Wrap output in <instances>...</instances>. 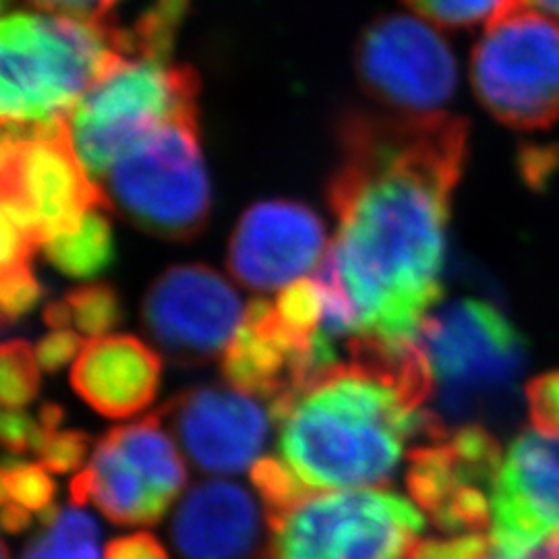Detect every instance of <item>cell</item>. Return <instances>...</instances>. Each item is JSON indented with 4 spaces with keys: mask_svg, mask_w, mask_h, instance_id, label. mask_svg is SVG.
<instances>
[{
    "mask_svg": "<svg viewBox=\"0 0 559 559\" xmlns=\"http://www.w3.org/2000/svg\"><path fill=\"white\" fill-rule=\"evenodd\" d=\"M160 376V357L147 344L133 336H102L85 342L71 383L96 413L127 419L156 399Z\"/></svg>",
    "mask_w": 559,
    "mask_h": 559,
    "instance_id": "cell-18",
    "label": "cell"
},
{
    "mask_svg": "<svg viewBox=\"0 0 559 559\" xmlns=\"http://www.w3.org/2000/svg\"><path fill=\"white\" fill-rule=\"evenodd\" d=\"M185 483V460L156 413L98 441L90 464L71 480V500L96 503L115 524H158Z\"/></svg>",
    "mask_w": 559,
    "mask_h": 559,
    "instance_id": "cell-9",
    "label": "cell"
},
{
    "mask_svg": "<svg viewBox=\"0 0 559 559\" xmlns=\"http://www.w3.org/2000/svg\"><path fill=\"white\" fill-rule=\"evenodd\" d=\"M40 388V362L36 350L23 342L11 340L0 353V400L4 411H21L36 399Z\"/></svg>",
    "mask_w": 559,
    "mask_h": 559,
    "instance_id": "cell-25",
    "label": "cell"
},
{
    "mask_svg": "<svg viewBox=\"0 0 559 559\" xmlns=\"http://www.w3.org/2000/svg\"><path fill=\"white\" fill-rule=\"evenodd\" d=\"M41 297L40 282L29 270H17V272H2L0 278V309L2 320H20L21 316L29 313Z\"/></svg>",
    "mask_w": 559,
    "mask_h": 559,
    "instance_id": "cell-27",
    "label": "cell"
},
{
    "mask_svg": "<svg viewBox=\"0 0 559 559\" xmlns=\"http://www.w3.org/2000/svg\"><path fill=\"white\" fill-rule=\"evenodd\" d=\"M417 342L433 376V399L450 417L473 411L487 392L512 380L520 365V338L500 309L464 299L433 311Z\"/></svg>",
    "mask_w": 559,
    "mask_h": 559,
    "instance_id": "cell-10",
    "label": "cell"
},
{
    "mask_svg": "<svg viewBox=\"0 0 559 559\" xmlns=\"http://www.w3.org/2000/svg\"><path fill=\"white\" fill-rule=\"evenodd\" d=\"M471 81L501 124L551 127L559 119V21L526 7L485 27L471 57Z\"/></svg>",
    "mask_w": 559,
    "mask_h": 559,
    "instance_id": "cell-8",
    "label": "cell"
},
{
    "mask_svg": "<svg viewBox=\"0 0 559 559\" xmlns=\"http://www.w3.org/2000/svg\"><path fill=\"white\" fill-rule=\"evenodd\" d=\"M425 526L415 503L392 491L311 493L272 533V559H406Z\"/></svg>",
    "mask_w": 559,
    "mask_h": 559,
    "instance_id": "cell-7",
    "label": "cell"
},
{
    "mask_svg": "<svg viewBox=\"0 0 559 559\" xmlns=\"http://www.w3.org/2000/svg\"><path fill=\"white\" fill-rule=\"evenodd\" d=\"M173 539L185 559H255L261 543L258 503L237 483L203 480L180 501Z\"/></svg>",
    "mask_w": 559,
    "mask_h": 559,
    "instance_id": "cell-17",
    "label": "cell"
},
{
    "mask_svg": "<svg viewBox=\"0 0 559 559\" xmlns=\"http://www.w3.org/2000/svg\"><path fill=\"white\" fill-rule=\"evenodd\" d=\"M85 342L81 340L80 332L73 330H55L52 334L44 336L36 346V359L40 369L48 373H57L67 362L80 357Z\"/></svg>",
    "mask_w": 559,
    "mask_h": 559,
    "instance_id": "cell-31",
    "label": "cell"
},
{
    "mask_svg": "<svg viewBox=\"0 0 559 559\" xmlns=\"http://www.w3.org/2000/svg\"><path fill=\"white\" fill-rule=\"evenodd\" d=\"M491 539L485 535H454L419 540L406 559H489Z\"/></svg>",
    "mask_w": 559,
    "mask_h": 559,
    "instance_id": "cell-28",
    "label": "cell"
},
{
    "mask_svg": "<svg viewBox=\"0 0 559 559\" xmlns=\"http://www.w3.org/2000/svg\"><path fill=\"white\" fill-rule=\"evenodd\" d=\"M468 124L448 112L362 115L340 124L330 205L338 221L316 284L334 338L406 344L441 297L450 198Z\"/></svg>",
    "mask_w": 559,
    "mask_h": 559,
    "instance_id": "cell-1",
    "label": "cell"
},
{
    "mask_svg": "<svg viewBox=\"0 0 559 559\" xmlns=\"http://www.w3.org/2000/svg\"><path fill=\"white\" fill-rule=\"evenodd\" d=\"M67 119L90 179L102 185L112 164L166 120L198 110V78L170 59L173 44L135 38Z\"/></svg>",
    "mask_w": 559,
    "mask_h": 559,
    "instance_id": "cell-4",
    "label": "cell"
},
{
    "mask_svg": "<svg viewBox=\"0 0 559 559\" xmlns=\"http://www.w3.org/2000/svg\"><path fill=\"white\" fill-rule=\"evenodd\" d=\"M408 491L431 522L452 535L491 528V496L500 473V445L468 425L411 450Z\"/></svg>",
    "mask_w": 559,
    "mask_h": 559,
    "instance_id": "cell-12",
    "label": "cell"
},
{
    "mask_svg": "<svg viewBox=\"0 0 559 559\" xmlns=\"http://www.w3.org/2000/svg\"><path fill=\"white\" fill-rule=\"evenodd\" d=\"M122 318L119 295L108 284H87L46 307L44 320L57 330L73 325L81 336L102 338Z\"/></svg>",
    "mask_w": 559,
    "mask_h": 559,
    "instance_id": "cell-20",
    "label": "cell"
},
{
    "mask_svg": "<svg viewBox=\"0 0 559 559\" xmlns=\"http://www.w3.org/2000/svg\"><path fill=\"white\" fill-rule=\"evenodd\" d=\"M106 207L87 212L80 224L44 245L46 258L69 278L92 280L104 274L115 260V235L104 214Z\"/></svg>",
    "mask_w": 559,
    "mask_h": 559,
    "instance_id": "cell-19",
    "label": "cell"
},
{
    "mask_svg": "<svg viewBox=\"0 0 559 559\" xmlns=\"http://www.w3.org/2000/svg\"><path fill=\"white\" fill-rule=\"evenodd\" d=\"M29 2L41 11L106 23V17L117 9L120 0H29Z\"/></svg>",
    "mask_w": 559,
    "mask_h": 559,
    "instance_id": "cell-33",
    "label": "cell"
},
{
    "mask_svg": "<svg viewBox=\"0 0 559 559\" xmlns=\"http://www.w3.org/2000/svg\"><path fill=\"white\" fill-rule=\"evenodd\" d=\"M344 353L274 420L282 460L311 489L381 485L408 441L441 427L427 411L433 376L417 340L355 336L344 340Z\"/></svg>",
    "mask_w": 559,
    "mask_h": 559,
    "instance_id": "cell-2",
    "label": "cell"
},
{
    "mask_svg": "<svg viewBox=\"0 0 559 559\" xmlns=\"http://www.w3.org/2000/svg\"><path fill=\"white\" fill-rule=\"evenodd\" d=\"M559 535V433L531 427L501 459L491 496L493 540Z\"/></svg>",
    "mask_w": 559,
    "mask_h": 559,
    "instance_id": "cell-16",
    "label": "cell"
},
{
    "mask_svg": "<svg viewBox=\"0 0 559 559\" xmlns=\"http://www.w3.org/2000/svg\"><path fill=\"white\" fill-rule=\"evenodd\" d=\"M127 29L41 9L0 23L2 127L64 122L96 81L124 55Z\"/></svg>",
    "mask_w": 559,
    "mask_h": 559,
    "instance_id": "cell-3",
    "label": "cell"
},
{
    "mask_svg": "<svg viewBox=\"0 0 559 559\" xmlns=\"http://www.w3.org/2000/svg\"><path fill=\"white\" fill-rule=\"evenodd\" d=\"M32 524V514L25 512L17 503L2 500V526L9 533H21Z\"/></svg>",
    "mask_w": 559,
    "mask_h": 559,
    "instance_id": "cell-35",
    "label": "cell"
},
{
    "mask_svg": "<svg viewBox=\"0 0 559 559\" xmlns=\"http://www.w3.org/2000/svg\"><path fill=\"white\" fill-rule=\"evenodd\" d=\"M100 187L110 205L143 230L168 240L198 237L212 207L198 110L166 120L131 145Z\"/></svg>",
    "mask_w": 559,
    "mask_h": 559,
    "instance_id": "cell-5",
    "label": "cell"
},
{
    "mask_svg": "<svg viewBox=\"0 0 559 559\" xmlns=\"http://www.w3.org/2000/svg\"><path fill=\"white\" fill-rule=\"evenodd\" d=\"M251 483L263 501L270 528H274L313 493V489L307 487L282 459L258 460L251 466Z\"/></svg>",
    "mask_w": 559,
    "mask_h": 559,
    "instance_id": "cell-23",
    "label": "cell"
},
{
    "mask_svg": "<svg viewBox=\"0 0 559 559\" xmlns=\"http://www.w3.org/2000/svg\"><path fill=\"white\" fill-rule=\"evenodd\" d=\"M320 216L297 201H261L240 218L228 249L230 274L261 293L286 288L320 267L328 251Z\"/></svg>",
    "mask_w": 559,
    "mask_h": 559,
    "instance_id": "cell-15",
    "label": "cell"
},
{
    "mask_svg": "<svg viewBox=\"0 0 559 559\" xmlns=\"http://www.w3.org/2000/svg\"><path fill=\"white\" fill-rule=\"evenodd\" d=\"M0 433H2V443L13 454H21L29 450L36 452L48 429L41 425L40 419H34L21 411H4L0 420Z\"/></svg>",
    "mask_w": 559,
    "mask_h": 559,
    "instance_id": "cell-30",
    "label": "cell"
},
{
    "mask_svg": "<svg viewBox=\"0 0 559 559\" xmlns=\"http://www.w3.org/2000/svg\"><path fill=\"white\" fill-rule=\"evenodd\" d=\"M526 400L533 427L559 433V371L533 380L526 390Z\"/></svg>",
    "mask_w": 559,
    "mask_h": 559,
    "instance_id": "cell-29",
    "label": "cell"
},
{
    "mask_svg": "<svg viewBox=\"0 0 559 559\" xmlns=\"http://www.w3.org/2000/svg\"><path fill=\"white\" fill-rule=\"evenodd\" d=\"M90 440L81 431H48L41 440L40 448L36 450L40 454L41 466L50 473H73L78 471L83 460L87 456Z\"/></svg>",
    "mask_w": 559,
    "mask_h": 559,
    "instance_id": "cell-26",
    "label": "cell"
},
{
    "mask_svg": "<svg viewBox=\"0 0 559 559\" xmlns=\"http://www.w3.org/2000/svg\"><path fill=\"white\" fill-rule=\"evenodd\" d=\"M2 559H11L9 558V549H7V547L2 549Z\"/></svg>",
    "mask_w": 559,
    "mask_h": 559,
    "instance_id": "cell-37",
    "label": "cell"
},
{
    "mask_svg": "<svg viewBox=\"0 0 559 559\" xmlns=\"http://www.w3.org/2000/svg\"><path fill=\"white\" fill-rule=\"evenodd\" d=\"M357 73L369 96L408 117L445 112L459 81L452 48L419 15L373 21L357 46Z\"/></svg>",
    "mask_w": 559,
    "mask_h": 559,
    "instance_id": "cell-11",
    "label": "cell"
},
{
    "mask_svg": "<svg viewBox=\"0 0 559 559\" xmlns=\"http://www.w3.org/2000/svg\"><path fill=\"white\" fill-rule=\"evenodd\" d=\"M104 559H168V554L156 537L138 533L112 540L106 547Z\"/></svg>",
    "mask_w": 559,
    "mask_h": 559,
    "instance_id": "cell-34",
    "label": "cell"
},
{
    "mask_svg": "<svg viewBox=\"0 0 559 559\" xmlns=\"http://www.w3.org/2000/svg\"><path fill=\"white\" fill-rule=\"evenodd\" d=\"M44 533L32 540L21 559H100L98 524L80 508L55 510Z\"/></svg>",
    "mask_w": 559,
    "mask_h": 559,
    "instance_id": "cell-21",
    "label": "cell"
},
{
    "mask_svg": "<svg viewBox=\"0 0 559 559\" xmlns=\"http://www.w3.org/2000/svg\"><path fill=\"white\" fill-rule=\"evenodd\" d=\"M2 500L13 501L29 514H40L41 520L55 514L57 485L40 464H29L17 459L4 460L0 473Z\"/></svg>",
    "mask_w": 559,
    "mask_h": 559,
    "instance_id": "cell-24",
    "label": "cell"
},
{
    "mask_svg": "<svg viewBox=\"0 0 559 559\" xmlns=\"http://www.w3.org/2000/svg\"><path fill=\"white\" fill-rule=\"evenodd\" d=\"M491 559H559V535L531 540L491 539Z\"/></svg>",
    "mask_w": 559,
    "mask_h": 559,
    "instance_id": "cell-32",
    "label": "cell"
},
{
    "mask_svg": "<svg viewBox=\"0 0 559 559\" xmlns=\"http://www.w3.org/2000/svg\"><path fill=\"white\" fill-rule=\"evenodd\" d=\"M415 15L440 27H477L500 21L501 17L533 7L531 0H404Z\"/></svg>",
    "mask_w": 559,
    "mask_h": 559,
    "instance_id": "cell-22",
    "label": "cell"
},
{
    "mask_svg": "<svg viewBox=\"0 0 559 559\" xmlns=\"http://www.w3.org/2000/svg\"><path fill=\"white\" fill-rule=\"evenodd\" d=\"M160 415L189 460L212 475H235L253 466L274 423L260 400L233 385L185 392Z\"/></svg>",
    "mask_w": 559,
    "mask_h": 559,
    "instance_id": "cell-14",
    "label": "cell"
},
{
    "mask_svg": "<svg viewBox=\"0 0 559 559\" xmlns=\"http://www.w3.org/2000/svg\"><path fill=\"white\" fill-rule=\"evenodd\" d=\"M247 309L228 280L205 265H175L143 302L147 334L170 359L198 365L226 353Z\"/></svg>",
    "mask_w": 559,
    "mask_h": 559,
    "instance_id": "cell-13",
    "label": "cell"
},
{
    "mask_svg": "<svg viewBox=\"0 0 559 559\" xmlns=\"http://www.w3.org/2000/svg\"><path fill=\"white\" fill-rule=\"evenodd\" d=\"M2 218L17 224L44 247L81 218L110 207L90 179L69 138L67 120L40 127H4L0 150Z\"/></svg>",
    "mask_w": 559,
    "mask_h": 559,
    "instance_id": "cell-6",
    "label": "cell"
},
{
    "mask_svg": "<svg viewBox=\"0 0 559 559\" xmlns=\"http://www.w3.org/2000/svg\"><path fill=\"white\" fill-rule=\"evenodd\" d=\"M531 2H533V7H539L545 15L559 21V0H531Z\"/></svg>",
    "mask_w": 559,
    "mask_h": 559,
    "instance_id": "cell-36",
    "label": "cell"
}]
</instances>
